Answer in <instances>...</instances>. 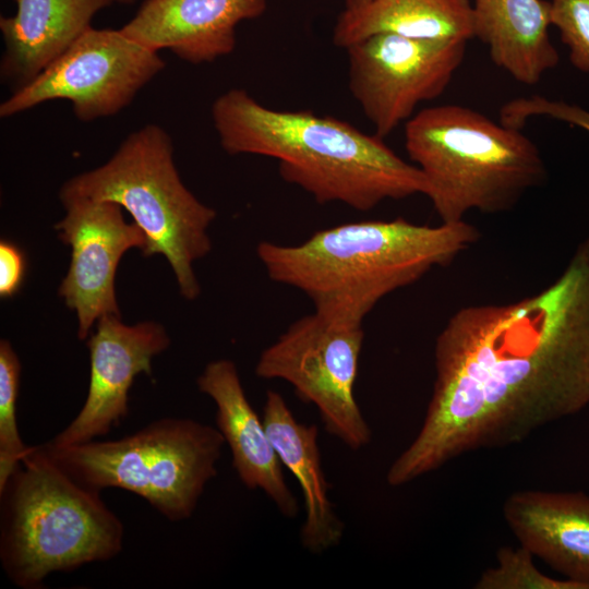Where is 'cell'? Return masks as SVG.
Returning a JSON list of instances; mask_svg holds the SVG:
<instances>
[{
	"label": "cell",
	"mask_w": 589,
	"mask_h": 589,
	"mask_svg": "<svg viewBox=\"0 0 589 589\" xmlns=\"http://www.w3.org/2000/svg\"><path fill=\"white\" fill-rule=\"evenodd\" d=\"M266 0H145L120 31L153 50L200 64L231 53L236 27L259 17Z\"/></svg>",
	"instance_id": "5bb4252c"
},
{
	"label": "cell",
	"mask_w": 589,
	"mask_h": 589,
	"mask_svg": "<svg viewBox=\"0 0 589 589\" xmlns=\"http://www.w3.org/2000/svg\"><path fill=\"white\" fill-rule=\"evenodd\" d=\"M345 1H346V7H354L366 0H345Z\"/></svg>",
	"instance_id": "d4e9b609"
},
{
	"label": "cell",
	"mask_w": 589,
	"mask_h": 589,
	"mask_svg": "<svg viewBox=\"0 0 589 589\" xmlns=\"http://www.w3.org/2000/svg\"><path fill=\"white\" fill-rule=\"evenodd\" d=\"M164 327L155 322L125 325L118 315H104L89 336L91 373L86 400L76 417L49 442L71 446L107 435L129 413V390L141 374L152 375V360L169 347Z\"/></svg>",
	"instance_id": "7c38bea8"
},
{
	"label": "cell",
	"mask_w": 589,
	"mask_h": 589,
	"mask_svg": "<svg viewBox=\"0 0 589 589\" xmlns=\"http://www.w3.org/2000/svg\"><path fill=\"white\" fill-rule=\"evenodd\" d=\"M405 148L445 224L464 220L470 211H509L546 178L538 146L521 130L465 106L416 113L406 122Z\"/></svg>",
	"instance_id": "5b68a950"
},
{
	"label": "cell",
	"mask_w": 589,
	"mask_h": 589,
	"mask_svg": "<svg viewBox=\"0 0 589 589\" xmlns=\"http://www.w3.org/2000/svg\"><path fill=\"white\" fill-rule=\"evenodd\" d=\"M166 63L120 29H87L60 58L0 105L9 118L45 101L65 99L84 122L129 106Z\"/></svg>",
	"instance_id": "9c48e42d"
},
{
	"label": "cell",
	"mask_w": 589,
	"mask_h": 589,
	"mask_svg": "<svg viewBox=\"0 0 589 589\" xmlns=\"http://www.w3.org/2000/svg\"><path fill=\"white\" fill-rule=\"evenodd\" d=\"M21 362L12 345L0 341V488L20 466L28 450L16 422Z\"/></svg>",
	"instance_id": "ffe728a7"
},
{
	"label": "cell",
	"mask_w": 589,
	"mask_h": 589,
	"mask_svg": "<svg viewBox=\"0 0 589 589\" xmlns=\"http://www.w3.org/2000/svg\"><path fill=\"white\" fill-rule=\"evenodd\" d=\"M24 252L12 241H0V297L11 298L21 289L26 271Z\"/></svg>",
	"instance_id": "cb8c5ba5"
},
{
	"label": "cell",
	"mask_w": 589,
	"mask_h": 589,
	"mask_svg": "<svg viewBox=\"0 0 589 589\" xmlns=\"http://www.w3.org/2000/svg\"><path fill=\"white\" fill-rule=\"evenodd\" d=\"M474 37L488 46L494 64L525 85L538 84L560 56L549 35L545 0H473Z\"/></svg>",
	"instance_id": "ac0fdd59"
},
{
	"label": "cell",
	"mask_w": 589,
	"mask_h": 589,
	"mask_svg": "<svg viewBox=\"0 0 589 589\" xmlns=\"http://www.w3.org/2000/svg\"><path fill=\"white\" fill-rule=\"evenodd\" d=\"M502 510L521 546L589 589V494L522 490Z\"/></svg>",
	"instance_id": "9a60e30c"
},
{
	"label": "cell",
	"mask_w": 589,
	"mask_h": 589,
	"mask_svg": "<svg viewBox=\"0 0 589 589\" xmlns=\"http://www.w3.org/2000/svg\"><path fill=\"white\" fill-rule=\"evenodd\" d=\"M479 238L465 219L429 226L398 217L337 225L297 244L262 241L256 254L269 279L303 292L314 312L362 325L383 298L449 265Z\"/></svg>",
	"instance_id": "3957f363"
},
{
	"label": "cell",
	"mask_w": 589,
	"mask_h": 589,
	"mask_svg": "<svg viewBox=\"0 0 589 589\" xmlns=\"http://www.w3.org/2000/svg\"><path fill=\"white\" fill-rule=\"evenodd\" d=\"M533 117H548L589 132V111L563 100L531 95L514 98L500 109V122L514 129L522 130L527 121Z\"/></svg>",
	"instance_id": "603a6c76"
},
{
	"label": "cell",
	"mask_w": 589,
	"mask_h": 589,
	"mask_svg": "<svg viewBox=\"0 0 589 589\" xmlns=\"http://www.w3.org/2000/svg\"><path fill=\"white\" fill-rule=\"evenodd\" d=\"M59 196L112 202L142 229L144 256L163 254L180 293L193 300L200 284L193 262L211 251L207 229L216 212L183 184L173 160L171 136L157 124L130 133L104 165L67 181Z\"/></svg>",
	"instance_id": "8992f818"
},
{
	"label": "cell",
	"mask_w": 589,
	"mask_h": 589,
	"mask_svg": "<svg viewBox=\"0 0 589 589\" xmlns=\"http://www.w3.org/2000/svg\"><path fill=\"white\" fill-rule=\"evenodd\" d=\"M200 392L216 406V428L229 447L231 464L243 485L262 491L283 516L299 513L296 495L286 482L283 465L260 418L249 401L235 362H209L196 381Z\"/></svg>",
	"instance_id": "4fadbf2b"
},
{
	"label": "cell",
	"mask_w": 589,
	"mask_h": 589,
	"mask_svg": "<svg viewBox=\"0 0 589 589\" xmlns=\"http://www.w3.org/2000/svg\"><path fill=\"white\" fill-rule=\"evenodd\" d=\"M262 418L283 467L292 473L302 492V546L313 554L337 546L344 537L345 524L329 498L317 426L298 421L284 397L273 389L266 393Z\"/></svg>",
	"instance_id": "e0dca14e"
},
{
	"label": "cell",
	"mask_w": 589,
	"mask_h": 589,
	"mask_svg": "<svg viewBox=\"0 0 589 589\" xmlns=\"http://www.w3.org/2000/svg\"><path fill=\"white\" fill-rule=\"evenodd\" d=\"M434 370L422 424L387 470L390 486L468 452L519 444L589 406V233L544 289L456 311L435 339Z\"/></svg>",
	"instance_id": "6da1fadb"
},
{
	"label": "cell",
	"mask_w": 589,
	"mask_h": 589,
	"mask_svg": "<svg viewBox=\"0 0 589 589\" xmlns=\"http://www.w3.org/2000/svg\"><path fill=\"white\" fill-rule=\"evenodd\" d=\"M212 119L226 153L276 159L281 178L320 204L366 212L386 200L426 193L420 169L383 137L334 117L273 109L232 88L214 100Z\"/></svg>",
	"instance_id": "7a4b0ae2"
},
{
	"label": "cell",
	"mask_w": 589,
	"mask_h": 589,
	"mask_svg": "<svg viewBox=\"0 0 589 589\" xmlns=\"http://www.w3.org/2000/svg\"><path fill=\"white\" fill-rule=\"evenodd\" d=\"M551 25L569 48L572 64L589 73V0H552Z\"/></svg>",
	"instance_id": "7402d4cb"
},
{
	"label": "cell",
	"mask_w": 589,
	"mask_h": 589,
	"mask_svg": "<svg viewBox=\"0 0 589 589\" xmlns=\"http://www.w3.org/2000/svg\"><path fill=\"white\" fill-rule=\"evenodd\" d=\"M466 45L383 33L348 47L349 89L375 134L384 139L419 104L442 95L464 61Z\"/></svg>",
	"instance_id": "30bf717a"
},
{
	"label": "cell",
	"mask_w": 589,
	"mask_h": 589,
	"mask_svg": "<svg viewBox=\"0 0 589 589\" xmlns=\"http://www.w3.org/2000/svg\"><path fill=\"white\" fill-rule=\"evenodd\" d=\"M425 40L474 37L470 0H366L346 7L337 17L333 43L347 49L376 34Z\"/></svg>",
	"instance_id": "d6986e66"
},
{
	"label": "cell",
	"mask_w": 589,
	"mask_h": 589,
	"mask_svg": "<svg viewBox=\"0 0 589 589\" xmlns=\"http://www.w3.org/2000/svg\"><path fill=\"white\" fill-rule=\"evenodd\" d=\"M225 445L216 426L191 418H160L119 440L40 444L80 484L117 488L148 502L170 521L190 518L217 476Z\"/></svg>",
	"instance_id": "52a82bcc"
},
{
	"label": "cell",
	"mask_w": 589,
	"mask_h": 589,
	"mask_svg": "<svg viewBox=\"0 0 589 589\" xmlns=\"http://www.w3.org/2000/svg\"><path fill=\"white\" fill-rule=\"evenodd\" d=\"M115 0H15L16 12L1 16L3 82L23 87L60 58Z\"/></svg>",
	"instance_id": "2e32d148"
},
{
	"label": "cell",
	"mask_w": 589,
	"mask_h": 589,
	"mask_svg": "<svg viewBox=\"0 0 589 589\" xmlns=\"http://www.w3.org/2000/svg\"><path fill=\"white\" fill-rule=\"evenodd\" d=\"M364 341L362 325L329 321L316 312L294 321L260 354L255 375L287 382L313 405L326 432L359 450L372 441L354 389Z\"/></svg>",
	"instance_id": "ba28073f"
},
{
	"label": "cell",
	"mask_w": 589,
	"mask_h": 589,
	"mask_svg": "<svg viewBox=\"0 0 589 589\" xmlns=\"http://www.w3.org/2000/svg\"><path fill=\"white\" fill-rule=\"evenodd\" d=\"M123 4H132L135 0H115Z\"/></svg>",
	"instance_id": "484cf974"
},
{
	"label": "cell",
	"mask_w": 589,
	"mask_h": 589,
	"mask_svg": "<svg viewBox=\"0 0 589 589\" xmlns=\"http://www.w3.org/2000/svg\"><path fill=\"white\" fill-rule=\"evenodd\" d=\"M124 527L99 491L88 489L29 446L0 488V563L22 589H41L56 572L116 557Z\"/></svg>",
	"instance_id": "277c9868"
},
{
	"label": "cell",
	"mask_w": 589,
	"mask_h": 589,
	"mask_svg": "<svg viewBox=\"0 0 589 589\" xmlns=\"http://www.w3.org/2000/svg\"><path fill=\"white\" fill-rule=\"evenodd\" d=\"M60 200L65 216L55 228L72 253L59 296L76 312L77 335L85 339L101 316H120L115 291L117 267L129 249L143 251L146 238L135 223L127 224L122 207L116 203L76 196Z\"/></svg>",
	"instance_id": "8fae6325"
},
{
	"label": "cell",
	"mask_w": 589,
	"mask_h": 589,
	"mask_svg": "<svg viewBox=\"0 0 589 589\" xmlns=\"http://www.w3.org/2000/svg\"><path fill=\"white\" fill-rule=\"evenodd\" d=\"M533 554L519 544L502 546L496 552L495 564L485 568L476 589H586L567 578H554L540 572Z\"/></svg>",
	"instance_id": "44dd1931"
}]
</instances>
